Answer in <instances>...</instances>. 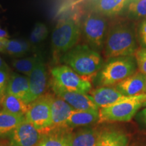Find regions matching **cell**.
I'll return each instance as SVG.
<instances>
[{
  "mask_svg": "<svg viewBox=\"0 0 146 146\" xmlns=\"http://www.w3.org/2000/svg\"><path fill=\"white\" fill-rule=\"evenodd\" d=\"M123 12L130 19H145L146 0H129Z\"/></svg>",
  "mask_w": 146,
  "mask_h": 146,
  "instance_id": "23",
  "label": "cell"
},
{
  "mask_svg": "<svg viewBox=\"0 0 146 146\" xmlns=\"http://www.w3.org/2000/svg\"><path fill=\"white\" fill-rule=\"evenodd\" d=\"M36 55L33 57L16 59L12 62V65L18 71L29 76L33 70L36 63Z\"/></svg>",
  "mask_w": 146,
  "mask_h": 146,
  "instance_id": "25",
  "label": "cell"
},
{
  "mask_svg": "<svg viewBox=\"0 0 146 146\" xmlns=\"http://www.w3.org/2000/svg\"><path fill=\"white\" fill-rule=\"evenodd\" d=\"M29 42L19 39H6L0 42V52L11 56H21L30 50Z\"/></svg>",
  "mask_w": 146,
  "mask_h": 146,
  "instance_id": "21",
  "label": "cell"
},
{
  "mask_svg": "<svg viewBox=\"0 0 146 146\" xmlns=\"http://www.w3.org/2000/svg\"><path fill=\"white\" fill-rule=\"evenodd\" d=\"M144 94H145L146 95V87H145V93H144ZM145 106H146V102H145Z\"/></svg>",
  "mask_w": 146,
  "mask_h": 146,
  "instance_id": "33",
  "label": "cell"
},
{
  "mask_svg": "<svg viewBox=\"0 0 146 146\" xmlns=\"http://www.w3.org/2000/svg\"><path fill=\"white\" fill-rule=\"evenodd\" d=\"M81 30L89 46L98 52L102 50L108 31V18L89 11L81 22Z\"/></svg>",
  "mask_w": 146,
  "mask_h": 146,
  "instance_id": "5",
  "label": "cell"
},
{
  "mask_svg": "<svg viewBox=\"0 0 146 146\" xmlns=\"http://www.w3.org/2000/svg\"><path fill=\"white\" fill-rule=\"evenodd\" d=\"M51 96H41L30 104L25 115L27 121L41 131L52 128Z\"/></svg>",
  "mask_w": 146,
  "mask_h": 146,
  "instance_id": "8",
  "label": "cell"
},
{
  "mask_svg": "<svg viewBox=\"0 0 146 146\" xmlns=\"http://www.w3.org/2000/svg\"><path fill=\"white\" fill-rule=\"evenodd\" d=\"M28 77L29 91L25 102L28 104H31L42 96L46 88V69L41 54L36 55L35 65Z\"/></svg>",
  "mask_w": 146,
  "mask_h": 146,
  "instance_id": "9",
  "label": "cell"
},
{
  "mask_svg": "<svg viewBox=\"0 0 146 146\" xmlns=\"http://www.w3.org/2000/svg\"><path fill=\"white\" fill-rule=\"evenodd\" d=\"M25 120V116L11 114L0 110V137L11 134L14 129Z\"/></svg>",
  "mask_w": 146,
  "mask_h": 146,
  "instance_id": "20",
  "label": "cell"
},
{
  "mask_svg": "<svg viewBox=\"0 0 146 146\" xmlns=\"http://www.w3.org/2000/svg\"><path fill=\"white\" fill-rule=\"evenodd\" d=\"M52 87L58 98L64 100L75 110H100L94 103L89 94L66 90L54 83H52Z\"/></svg>",
  "mask_w": 146,
  "mask_h": 146,
  "instance_id": "12",
  "label": "cell"
},
{
  "mask_svg": "<svg viewBox=\"0 0 146 146\" xmlns=\"http://www.w3.org/2000/svg\"><path fill=\"white\" fill-rule=\"evenodd\" d=\"M99 110H75L71 114L67 120L66 127H78L87 126L99 122Z\"/></svg>",
  "mask_w": 146,
  "mask_h": 146,
  "instance_id": "17",
  "label": "cell"
},
{
  "mask_svg": "<svg viewBox=\"0 0 146 146\" xmlns=\"http://www.w3.org/2000/svg\"><path fill=\"white\" fill-rule=\"evenodd\" d=\"M47 34H48V30L46 25L43 23H37L35 25L31 34V42L33 43H40L47 37Z\"/></svg>",
  "mask_w": 146,
  "mask_h": 146,
  "instance_id": "26",
  "label": "cell"
},
{
  "mask_svg": "<svg viewBox=\"0 0 146 146\" xmlns=\"http://www.w3.org/2000/svg\"><path fill=\"white\" fill-rule=\"evenodd\" d=\"M129 0H90L89 11L111 18L123 13Z\"/></svg>",
  "mask_w": 146,
  "mask_h": 146,
  "instance_id": "13",
  "label": "cell"
},
{
  "mask_svg": "<svg viewBox=\"0 0 146 146\" xmlns=\"http://www.w3.org/2000/svg\"><path fill=\"white\" fill-rule=\"evenodd\" d=\"M138 43L142 48H146V18L140 21L137 29Z\"/></svg>",
  "mask_w": 146,
  "mask_h": 146,
  "instance_id": "28",
  "label": "cell"
},
{
  "mask_svg": "<svg viewBox=\"0 0 146 146\" xmlns=\"http://www.w3.org/2000/svg\"><path fill=\"white\" fill-rule=\"evenodd\" d=\"M139 72L146 76V48L140 47L135 53Z\"/></svg>",
  "mask_w": 146,
  "mask_h": 146,
  "instance_id": "27",
  "label": "cell"
},
{
  "mask_svg": "<svg viewBox=\"0 0 146 146\" xmlns=\"http://www.w3.org/2000/svg\"><path fill=\"white\" fill-rule=\"evenodd\" d=\"M6 94L12 95L23 100L24 102L29 91V77L18 74H13L7 84Z\"/></svg>",
  "mask_w": 146,
  "mask_h": 146,
  "instance_id": "18",
  "label": "cell"
},
{
  "mask_svg": "<svg viewBox=\"0 0 146 146\" xmlns=\"http://www.w3.org/2000/svg\"><path fill=\"white\" fill-rule=\"evenodd\" d=\"M62 61L88 81L96 77L104 64L100 52L86 44L74 46L63 55Z\"/></svg>",
  "mask_w": 146,
  "mask_h": 146,
  "instance_id": "2",
  "label": "cell"
},
{
  "mask_svg": "<svg viewBox=\"0 0 146 146\" xmlns=\"http://www.w3.org/2000/svg\"><path fill=\"white\" fill-rule=\"evenodd\" d=\"M41 134L25 118L10 134V146H36L41 140Z\"/></svg>",
  "mask_w": 146,
  "mask_h": 146,
  "instance_id": "10",
  "label": "cell"
},
{
  "mask_svg": "<svg viewBox=\"0 0 146 146\" xmlns=\"http://www.w3.org/2000/svg\"><path fill=\"white\" fill-rule=\"evenodd\" d=\"M115 88L125 96H137L145 93L146 76L139 71L114 85Z\"/></svg>",
  "mask_w": 146,
  "mask_h": 146,
  "instance_id": "14",
  "label": "cell"
},
{
  "mask_svg": "<svg viewBox=\"0 0 146 146\" xmlns=\"http://www.w3.org/2000/svg\"><path fill=\"white\" fill-rule=\"evenodd\" d=\"M68 135L55 133L50 134L40 140L36 146H70Z\"/></svg>",
  "mask_w": 146,
  "mask_h": 146,
  "instance_id": "24",
  "label": "cell"
},
{
  "mask_svg": "<svg viewBox=\"0 0 146 146\" xmlns=\"http://www.w3.org/2000/svg\"><path fill=\"white\" fill-rule=\"evenodd\" d=\"M0 103L3 110L23 116H25L30 106V104H27L23 100L8 94L3 95Z\"/></svg>",
  "mask_w": 146,
  "mask_h": 146,
  "instance_id": "19",
  "label": "cell"
},
{
  "mask_svg": "<svg viewBox=\"0 0 146 146\" xmlns=\"http://www.w3.org/2000/svg\"><path fill=\"white\" fill-rule=\"evenodd\" d=\"M101 132L94 129H86L68 135L70 146H99Z\"/></svg>",
  "mask_w": 146,
  "mask_h": 146,
  "instance_id": "16",
  "label": "cell"
},
{
  "mask_svg": "<svg viewBox=\"0 0 146 146\" xmlns=\"http://www.w3.org/2000/svg\"><path fill=\"white\" fill-rule=\"evenodd\" d=\"M53 83L70 91L88 94L91 91V83L74 72L66 65L58 66L52 70Z\"/></svg>",
  "mask_w": 146,
  "mask_h": 146,
  "instance_id": "7",
  "label": "cell"
},
{
  "mask_svg": "<svg viewBox=\"0 0 146 146\" xmlns=\"http://www.w3.org/2000/svg\"><path fill=\"white\" fill-rule=\"evenodd\" d=\"M89 94L94 103L99 109L134 99L137 97L124 96L113 86L99 87L91 91Z\"/></svg>",
  "mask_w": 146,
  "mask_h": 146,
  "instance_id": "11",
  "label": "cell"
},
{
  "mask_svg": "<svg viewBox=\"0 0 146 146\" xmlns=\"http://www.w3.org/2000/svg\"><path fill=\"white\" fill-rule=\"evenodd\" d=\"M129 138L123 131L106 130L101 132L99 146H127Z\"/></svg>",
  "mask_w": 146,
  "mask_h": 146,
  "instance_id": "22",
  "label": "cell"
},
{
  "mask_svg": "<svg viewBox=\"0 0 146 146\" xmlns=\"http://www.w3.org/2000/svg\"><path fill=\"white\" fill-rule=\"evenodd\" d=\"M81 33V20L78 15H72L60 20L54 29L52 36L54 54L63 56L76 46Z\"/></svg>",
  "mask_w": 146,
  "mask_h": 146,
  "instance_id": "4",
  "label": "cell"
},
{
  "mask_svg": "<svg viewBox=\"0 0 146 146\" xmlns=\"http://www.w3.org/2000/svg\"><path fill=\"white\" fill-rule=\"evenodd\" d=\"M0 146H3V145H0Z\"/></svg>",
  "mask_w": 146,
  "mask_h": 146,
  "instance_id": "34",
  "label": "cell"
},
{
  "mask_svg": "<svg viewBox=\"0 0 146 146\" xmlns=\"http://www.w3.org/2000/svg\"><path fill=\"white\" fill-rule=\"evenodd\" d=\"M0 70H6V71H9V68L8 65L5 64V62L3 61V60L0 58Z\"/></svg>",
  "mask_w": 146,
  "mask_h": 146,
  "instance_id": "32",
  "label": "cell"
},
{
  "mask_svg": "<svg viewBox=\"0 0 146 146\" xmlns=\"http://www.w3.org/2000/svg\"><path fill=\"white\" fill-rule=\"evenodd\" d=\"M145 102L146 95L143 94L135 97L134 99L100 108L99 123L129 121L139 110L141 107H145Z\"/></svg>",
  "mask_w": 146,
  "mask_h": 146,
  "instance_id": "6",
  "label": "cell"
},
{
  "mask_svg": "<svg viewBox=\"0 0 146 146\" xmlns=\"http://www.w3.org/2000/svg\"><path fill=\"white\" fill-rule=\"evenodd\" d=\"M9 35L8 33L6 32V31H5L4 29H1L0 27V42L5 41V40L8 39Z\"/></svg>",
  "mask_w": 146,
  "mask_h": 146,
  "instance_id": "30",
  "label": "cell"
},
{
  "mask_svg": "<svg viewBox=\"0 0 146 146\" xmlns=\"http://www.w3.org/2000/svg\"><path fill=\"white\" fill-rule=\"evenodd\" d=\"M139 118L143 123L146 125V108L142 110L141 112H139Z\"/></svg>",
  "mask_w": 146,
  "mask_h": 146,
  "instance_id": "31",
  "label": "cell"
},
{
  "mask_svg": "<svg viewBox=\"0 0 146 146\" xmlns=\"http://www.w3.org/2000/svg\"><path fill=\"white\" fill-rule=\"evenodd\" d=\"M74 110L61 98H51L52 128L66 127L67 120Z\"/></svg>",
  "mask_w": 146,
  "mask_h": 146,
  "instance_id": "15",
  "label": "cell"
},
{
  "mask_svg": "<svg viewBox=\"0 0 146 146\" xmlns=\"http://www.w3.org/2000/svg\"><path fill=\"white\" fill-rule=\"evenodd\" d=\"M138 40L134 27L128 22L114 23L108 29L104 50L108 59L120 56H134L138 50Z\"/></svg>",
  "mask_w": 146,
  "mask_h": 146,
  "instance_id": "1",
  "label": "cell"
},
{
  "mask_svg": "<svg viewBox=\"0 0 146 146\" xmlns=\"http://www.w3.org/2000/svg\"><path fill=\"white\" fill-rule=\"evenodd\" d=\"M9 79L8 71L0 70V90L2 89L6 84H8Z\"/></svg>",
  "mask_w": 146,
  "mask_h": 146,
  "instance_id": "29",
  "label": "cell"
},
{
  "mask_svg": "<svg viewBox=\"0 0 146 146\" xmlns=\"http://www.w3.org/2000/svg\"><path fill=\"white\" fill-rule=\"evenodd\" d=\"M137 71L135 56L108 58L94 78L98 87L113 86Z\"/></svg>",
  "mask_w": 146,
  "mask_h": 146,
  "instance_id": "3",
  "label": "cell"
}]
</instances>
